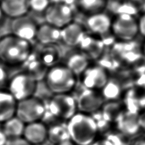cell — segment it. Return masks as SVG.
<instances>
[{
	"mask_svg": "<svg viewBox=\"0 0 145 145\" xmlns=\"http://www.w3.org/2000/svg\"><path fill=\"white\" fill-rule=\"evenodd\" d=\"M32 54L31 42L13 35L0 38V62L7 65L24 64Z\"/></svg>",
	"mask_w": 145,
	"mask_h": 145,
	"instance_id": "6da1fadb",
	"label": "cell"
},
{
	"mask_svg": "<svg viewBox=\"0 0 145 145\" xmlns=\"http://www.w3.org/2000/svg\"><path fill=\"white\" fill-rule=\"evenodd\" d=\"M67 125L69 138L76 145H90L96 138L97 121L90 115L77 112L69 119Z\"/></svg>",
	"mask_w": 145,
	"mask_h": 145,
	"instance_id": "7a4b0ae2",
	"label": "cell"
},
{
	"mask_svg": "<svg viewBox=\"0 0 145 145\" xmlns=\"http://www.w3.org/2000/svg\"><path fill=\"white\" fill-rule=\"evenodd\" d=\"M45 84L53 94H69L77 83V76L64 64L59 63L48 69Z\"/></svg>",
	"mask_w": 145,
	"mask_h": 145,
	"instance_id": "3957f363",
	"label": "cell"
},
{
	"mask_svg": "<svg viewBox=\"0 0 145 145\" xmlns=\"http://www.w3.org/2000/svg\"><path fill=\"white\" fill-rule=\"evenodd\" d=\"M38 81L25 71L15 74L8 83V90L17 102L34 96Z\"/></svg>",
	"mask_w": 145,
	"mask_h": 145,
	"instance_id": "277c9868",
	"label": "cell"
},
{
	"mask_svg": "<svg viewBox=\"0 0 145 145\" xmlns=\"http://www.w3.org/2000/svg\"><path fill=\"white\" fill-rule=\"evenodd\" d=\"M111 32L118 40L130 42L139 35L138 20L132 14H119L113 19Z\"/></svg>",
	"mask_w": 145,
	"mask_h": 145,
	"instance_id": "5b68a950",
	"label": "cell"
},
{
	"mask_svg": "<svg viewBox=\"0 0 145 145\" xmlns=\"http://www.w3.org/2000/svg\"><path fill=\"white\" fill-rule=\"evenodd\" d=\"M46 112L43 101L35 96L17 102L15 116L25 124L40 121Z\"/></svg>",
	"mask_w": 145,
	"mask_h": 145,
	"instance_id": "8992f818",
	"label": "cell"
},
{
	"mask_svg": "<svg viewBox=\"0 0 145 145\" xmlns=\"http://www.w3.org/2000/svg\"><path fill=\"white\" fill-rule=\"evenodd\" d=\"M45 22L59 29L74 20V12L68 3L64 1L52 2L44 13Z\"/></svg>",
	"mask_w": 145,
	"mask_h": 145,
	"instance_id": "52a82bcc",
	"label": "cell"
},
{
	"mask_svg": "<svg viewBox=\"0 0 145 145\" xmlns=\"http://www.w3.org/2000/svg\"><path fill=\"white\" fill-rule=\"evenodd\" d=\"M48 109L53 116L69 120L78 112L76 98L71 93L54 94L49 102Z\"/></svg>",
	"mask_w": 145,
	"mask_h": 145,
	"instance_id": "ba28073f",
	"label": "cell"
},
{
	"mask_svg": "<svg viewBox=\"0 0 145 145\" xmlns=\"http://www.w3.org/2000/svg\"><path fill=\"white\" fill-rule=\"evenodd\" d=\"M84 89L100 91L110 79L108 70L101 65H90L80 75Z\"/></svg>",
	"mask_w": 145,
	"mask_h": 145,
	"instance_id": "9c48e42d",
	"label": "cell"
},
{
	"mask_svg": "<svg viewBox=\"0 0 145 145\" xmlns=\"http://www.w3.org/2000/svg\"><path fill=\"white\" fill-rule=\"evenodd\" d=\"M78 111L85 114L96 112L102 108L105 101L99 90L84 89L76 98Z\"/></svg>",
	"mask_w": 145,
	"mask_h": 145,
	"instance_id": "30bf717a",
	"label": "cell"
},
{
	"mask_svg": "<svg viewBox=\"0 0 145 145\" xmlns=\"http://www.w3.org/2000/svg\"><path fill=\"white\" fill-rule=\"evenodd\" d=\"M112 20V18L104 11L88 15L84 25L91 35L102 36L111 32Z\"/></svg>",
	"mask_w": 145,
	"mask_h": 145,
	"instance_id": "8fae6325",
	"label": "cell"
},
{
	"mask_svg": "<svg viewBox=\"0 0 145 145\" xmlns=\"http://www.w3.org/2000/svg\"><path fill=\"white\" fill-rule=\"evenodd\" d=\"M38 27V25L35 20L26 15L12 20V35L31 42L36 39Z\"/></svg>",
	"mask_w": 145,
	"mask_h": 145,
	"instance_id": "7c38bea8",
	"label": "cell"
},
{
	"mask_svg": "<svg viewBox=\"0 0 145 145\" xmlns=\"http://www.w3.org/2000/svg\"><path fill=\"white\" fill-rule=\"evenodd\" d=\"M86 35L84 25L74 20L61 29V41L69 47H78Z\"/></svg>",
	"mask_w": 145,
	"mask_h": 145,
	"instance_id": "4fadbf2b",
	"label": "cell"
},
{
	"mask_svg": "<svg viewBox=\"0 0 145 145\" xmlns=\"http://www.w3.org/2000/svg\"><path fill=\"white\" fill-rule=\"evenodd\" d=\"M117 127L124 135L133 136L141 129L139 122V113L129 110L122 111L116 119Z\"/></svg>",
	"mask_w": 145,
	"mask_h": 145,
	"instance_id": "5bb4252c",
	"label": "cell"
},
{
	"mask_svg": "<svg viewBox=\"0 0 145 145\" xmlns=\"http://www.w3.org/2000/svg\"><path fill=\"white\" fill-rule=\"evenodd\" d=\"M22 138L31 145H40L48 139V128L40 121L25 124Z\"/></svg>",
	"mask_w": 145,
	"mask_h": 145,
	"instance_id": "9a60e30c",
	"label": "cell"
},
{
	"mask_svg": "<svg viewBox=\"0 0 145 145\" xmlns=\"http://www.w3.org/2000/svg\"><path fill=\"white\" fill-rule=\"evenodd\" d=\"M63 64L77 77L80 76L91 64L90 58L80 50L69 52L64 59Z\"/></svg>",
	"mask_w": 145,
	"mask_h": 145,
	"instance_id": "2e32d148",
	"label": "cell"
},
{
	"mask_svg": "<svg viewBox=\"0 0 145 145\" xmlns=\"http://www.w3.org/2000/svg\"><path fill=\"white\" fill-rule=\"evenodd\" d=\"M4 15L12 19L26 15L29 11V0H0Z\"/></svg>",
	"mask_w": 145,
	"mask_h": 145,
	"instance_id": "e0dca14e",
	"label": "cell"
},
{
	"mask_svg": "<svg viewBox=\"0 0 145 145\" xmlns=\"http://www.w3.org/2000/svg\"><path fill=\"white\" fill-rule=\"evenodd\" d=\"M78 47L79 50L91 60L100 57L104 50V43L97 36L87 33Z\"/></svg>",
	"mask_w": 145,
	"mask_h": 145,
	"instance_id": "ac0fdd59",
	"label": "cell"
},
{
	"mask_svg": "<svg viewBox=\"0 0 145 145\" xmlns=\"http://www.w3.org/2000/svg\"><path fill=\"white\" fill-rule=\"evenodd\" d=\"M36 40L43 45H54L61 41V29L47 23L38 25Z\"/></svg>",
	"mask_w": 145,
	"mask_h": 145,
	"instance_id": "d6986e66",
	"label": "cell"
},
{
	"mask_svg": "<svg viewBox=\"0 0 145 145\" xmlns=\"http://www.w3.org/2000/svg\"><path fill=\"white\" fill-rule=\"evenodd\" d=\"M17 101L5 90H0V123H3L15 115Z\"/></svg>",
	"mask_w": 145,
	"mask_h": 145,
	"instance_id": "ffe728a7",
	"label": "cell"
},
{
	"mask_svg": "<svg viewBox=\"0 0 145 145\" xmlns=\"http://www.w3.org/2000/svg\"><path fill=\"white\" fill-rule=\"evenodd\" d=\"M43 46L38 57L41 63L47 68L59 64L63 57L61 50L57 44Z\"/></svg>",
	"mask_w": 145,
	"mask_h": 145,
	"instance_id": "44dd1931",
	"label": "cell"
},
{
	"mask_svg": "<svg viewBox=\"0 0 145 145\" xmlns=\"http://www.w3.org/2000/svg\"><path fill=\"white\" fill-rule=\"evenodd\" d=\"M2 124L1 131L8 139L22 137L25 124L15 116Z\"/></svg>",
	"mask_w": 145,
	"mask_h": 145,
	"instance_id": "7402d4cb",
	"label": "cell"
},
{
	"mask_svg": "<svg viewBox=\"0 0 145 145\" xmlns=\"http://www.w3.org/2000/svg\"><path fill=\"white\" fill-rule=\"evenodd\" d=\"M105 101H116L123 93V87L117 80L110 79L104 87L100 90Z\"/></svg>",
	"mask_w": 145,
	"mask_h": 145,
	"instance_id": "603a6c76",
	"label": "cell"
},
{
	"mask_svg": "<svg viewBox=\"0 0 145 145\" xmlns=\"http://www.w3.org/2000/svg\"><path fill=\"white\" fill-rule=\"evenodd\" d=\"M108 2V0H77L79 8L87 15L104 12Z\"/></svg>",
	"mask_w": 145,
	"mask_h": 145,
	"instance_id": "cb8c5ba5",
	"label": "cell"
},
{
	"mask_svg": "<svg viewBox=\"0 0 145 145\" xmlns=\"http://www.w3.org/2000/svg\"><path fill=\"white\" fill-rule=\"evenodd\" d=\"M28 61L29 59H28ZM48 69L44 64L41 63L40 59L37 57L36 59H33L27 64V69L25 72L29 73L30 75L38 82L41 79L45 78V74Z\"/></svg>",
	"mask_w": 145,
	"mask_h": 145,
	"instance_id": "d4e9b609",
	"label": "cell"
},
{
	"mask_svg": "<svg viewBox=\"0 0 145 145\" xmlns=\"http://www.w3.org/2000/svg\"><path fill=\"white\" fill-rule=\"evenodd\" d=\"M48 139L56 144L70 139L67 127L61 125H54L48 129Z\"/></svg>",
	"mask_w": 145,
	"mask_h": 145,
	"instance_id": "484cf974",
	"label": "cell"
},
{
	"mask_svg": "<svg viewBox=\"0 0 145 145\" xmlns=\"http://www.w3.org/2000/svg\"><path fill=\"white\" fill-rule=\"evenodd\" d=\"M103 116L105 120L107 121H111L114 119H117L118 116L122 111H120L121 107L116 101L108 102L106 105L104 104L103 106Z\"/></svg>",
	"mask_w": 145,
	"mask_h": 145,
	"instance_id": "4316f807",
	"label": "cell"
},
{
	"mask_svg": "<svg viewBox=\"0 0 145 145\" xmlns=\"http://www.w3.org/2000/svg\"><path fill=\"white\" fill-rule=\"evenodd\" d=\"M51 3L50 0H29V10L36 13H45Z\"/></svg>",
	"mask_w": 145,
	"mask_h": 145,
	"instance_id": "83f0119b",
	"label": "cell"
},
{
	"mask_svg": "<svg viewBox=\"0 0 145 145\" xmlns=\"http://www.w3.org/2000/svg\"><path fill=\"white\" fill-rule=\"evenodd\" d=\"M8 83V73L2 63L0 62V90H4L5 86H7Z\"/></svg>",
	"mask_w": 145,
	"mask_h": 145,
	"instance_id": "f1b7e54d",
	"label": "cell"
},
{
	"mask_svg": "<svg viewBox=\"0 0 145 145\" xmlns=\"http://www.w3.org/2000/svg\"><path fill=\"white\" fill-rule=\"evenodd\" d=\"M137 20H138L139 35L145 38V13L141 15Z\"/></svg>",
	"mask_w": 145,
	"mask_h": 145,
	"instance_id": "f546056e",
	"label": "cell"
},
{
	"mask_svg": "<svg viewBox=\"0 0 145 145\" xmlns=\"http://www.w3.org/2000/svg\"><path fill=\"white\" fill-rule=\"evenodd\" d=\"M6 145H31L27 141L21 137V138L8 139Z\"/></svg>",
	"mask_w": 145,
	"mask_h": 145,
	"instance_id": "4dcf8cb0",
	"label": "cell"
},
{
	"mask_svg": "<svg viewBox=\"0 0 145 145\" xmlns=\"http://www.w3.org/2000/svg\"><path fill=\"white\" fill-rule=\"evenodd\" d=\"M90 145H113V143L110 139H101L96 141H94L93 143Z\"/></svg>",
	"mask_w": 145,
	"mask_h": 145,
	"instance_id": "1f68e13d",
	"label": "cell"
},
{
	"mask_svg": "<svg viewBox=\"0 0 145 145\" xmlns=\"http://www.w3.org/2000/svg\"><path fill=\"white\" fill-rule=\"evenodd\" d=\"M139 122L141 129H143L145 131V111L139 114Z\"/></svg>",
	"mask_w": 145,
	"mask_h": 145,
	"instance_id": "d6a6232c",
	"label": "cell"
},
{
	"mask_svg": "<svg viewBox=\"0 0 145 145\" xmlns=\"http://www.w3.org/2000/svg\"><path fill=\"white\" fill-rule=\"evenodd\" d=\"M8 141V138L3 133L1 129L0 130V145H6L7 142Z\"/></svg>",
	"mask_w": 145,
	"mask_h": 145,
	"instance_id": "836d02e7",
	"label": "cell"
},
{
	"mask_svg": "<svg viewBox=\"0 0 145 145\" xmlns=\"http://www.w3.org/2000/svg\"><path fill=\"white\" fill-rule=\"evenodd\" d=\"M56 145H76V144L74 143L71 140V139H68V140L61 142V143H59L57 144H56Z\"/></svg>",
	"mask_w": 145,
	"mask_h": 145,
	"instance_id": "e575fe53",
	"label": "cell"
},
{
	"mask_svg": "<svg viewBox=\"0 0 145 145\" xmlns=\"http://www.w3.org/2000/svg\"><path fill=\"white\" fill-rule=\"evenodd\" d=\"M133 145H145V139H141L137 140Z\"/></svg>",
	"mask_w": 145,
	"mask_h": 145,
	"instance_id": "d590c367",
	"label": "cell"
},
{
	"mask_svg": "<svg viewBox=\"0 0 145 145\" xmlns=\"http://www.w3.org/2000/svg\"><path fill=\"white\" fill-rule=\"evenodd\" d=\"M141 52H142V54H143V56L145 57V41H144V42L143 43V45H142Z\"/></svg>",
	"mask_w": 145,
	"mask_h": 145,
	"instance_id": "8d00e7d4",
	"label": "cell"
},
{
	"mask_svg": "<svg viewBox=\"0 0 145 145\" xmlns=\"http://www.w3.org/2000/svg\"><path fill=\"white\" fill-rule=\"evenodd\" d=\"M3 15H4L3 13L2 10H1V8H0V20H1L2 17H3Z\"/></svg>",
	"mask_w": 145,
	"mask_h": 145,
	"instance_id": "74e56055",
	"label": "cell"
}]
</instances>
